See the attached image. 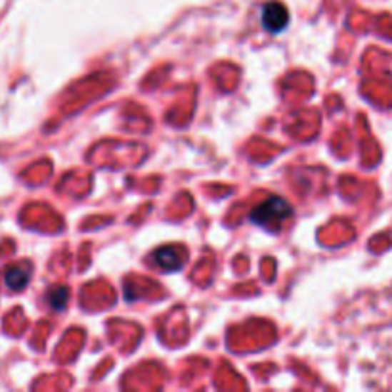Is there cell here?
<instances>
[{
  "instance_id": "cell-3",
  "label": "cell",
  "mask_w": 392,
  "mask_h": 392,
  "mask_svg": "<svg viewBox=\"0 0 392 392\" xmlns=\"http://www.w3.org/2000/svg\"><path fill=\"white\" fill-rule=\"evenodd\" d=\"M151 261L161 272H176L184 266V256L179 247H161L151 255Z\"/></svg>"
},
{
  "instance_id": "cell-4",
  "label": "cell",
  "mask_w": 392,
  "mask_h": 392,
  "mask_svg": "<svg viewBox=\"0 0 392 392\" xmlns=\"http://www.w3.org/2000/svg\"><path fill=\"white\" fill-rule=\"evenodd\" d=\"M29 279L31 272L27 268L21 266L8 268L6 273H4V283H6L8 289H12V291H21V289H25V286L29 283Z\"/></svg>"
},
{
  "instance_id": "cell-5",
  "label": "cell",
  "mask_w": 392,
  "mask_h": 392,
  "mask_svg": "<svg viewBox=\"0 0 392 392\" xmlns=\"http://www.w3.org/2000/svg\"><path fill=\"white\" fill-rule=\"evenodd\" d=\"M67 298H69V289H67V287H64V286L52 287V289L46 293L48 304H50L54 310H64V308H66Z\"/></svg>"
},
{
  "instance_id": "cell-1",
  "label": "cell",
  "mask_w": 392,
  "mask_h": 392,
  "mask_svg": "<svg viewBox=\"0 0 392 392\" xmlns=\"http://www.w3.org/2000/svg\"><path fill=\"white\" fill-rule=\"evenodd\" d=\"M293 216V207L283 197H268L266 201L256 205L251 213V222L264 228L268 232H279L283 222Z\"/></svg>"
},
{
  "instance_id": "cell-2",
  "label": "cell",
  "mask_w": 392,
  "mask_h": 392,
  "mask_svg": "<svg viewBox=\"0 0 392 392\" xmlns=\"http://www.w3.org/2000/svg\"><path fill=\"white\" fill-rule=\"evenodd\" d=\"M261 24L268 33L278 35L281 31H286V27L289 25V12H287V8L281 2H278V0L266 2L262 6Z\"/></svg>"
}]
</instances>
